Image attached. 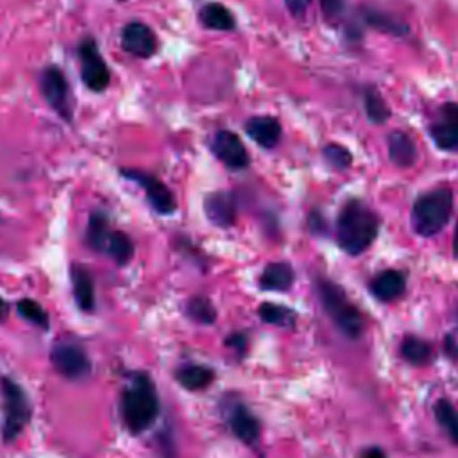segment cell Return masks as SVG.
Here are the masks:
<instances>
[{
    "label": "cell",
    "instance_id": "8fae6325",
    "mask_svg": "<svg viewBox=\"0 0 458 458\" xmlns=\"http://www.w3.org/2000/svg\"><path fill=\"white\" fill-rule=\"evenodd\" d=\"M433 141L444 150L458 148V104L445 102L429 125Z\"/></svg>",
    "mask_w": 458,
    "mask_h": 458
},
{
    "label": "cell",
    "instance_id": "f546056e",
    "mask_svg": "<svg viewBox=\"0 0 458 458\" xmlns=\"http://www.w3.org/2000/svg\"><path fill=\"white\" fill-rule=\"evenodd\" d=\"M16 310L30 324H34V326H38L41 329H48L50 327L48 313L45 311V308L39 302H36L32 299H21V301H18Z\"/></svg>",
    "mask_w": 458,
    "mask_h": 458
},
{
    "label": "cell",
    "instance_id": "d6986e66",
    "mask_svg": "<svg viewBox=\"0 0 458 458\" xmlns=\"http://www.w3.org/2000/svg\"><path fill=\"white\" fill-rule=\"evenodd\" d=\"M370 288L379 301H394L404 293L406 279L399 270H385L372 279Z\"/></svg>",
    "mask_w": 458,
    "mask_h": 458
},
{
    "label": "cell",
    "instance_id": "603a6c76",
    "mask_svg": "<svg viewBox=\"0 0 458 458\" xmlns=\"http://www.w3.org/2000/svg\"><path fill=\"white\" fill-rule=\"evenodd\" d=\"M258 315L265 324L279 327H293L297 320V313L292 308L276 302H261L258 308Z\"/></svg>",
    "mask_w": 458,
    "mask_h": 458
},
{
    "label": "cell",
    "instance_id": "2e32d148",
    "mask_svg": "<svg viewBox=\"0 0 458 458\" xmlns=\"http://www.w3.org/2000/svg\"><path fill=\"white\" fill-rule=\"evenodd\" d=\"M245 132L263 148H272L281 140V123L274 116L259 114L245 122Z\"/></svg>",
    "mask_w": 458,
    "mask_h": 458
},
{
    "label": "cell",
    "instance_id": "d6a6232c",
    "mask_svg": "<svg viewBox=\"0 0 458 458\" xmlns=\"http://www.w3.org/2000/svg\"><path fill=\"white\" fill-rule=\"evenodd\" d=\"M225 345L236 351L238 354H245L247 351V336L243 333H231L225 340Z\"/></svg>",
    "mask_w": 458,
    "mask_h": 458
},
{
    "label": "cell",
    "instance_id": "6da1fadb",
    "mask_svg": "<svg viewBox=\"0 0 458 458\" xmlns=\"http://www.w3.org/2000/svg\"><path fill=\"white\" fill-rule=\"evenodd\" d=\"M120 415L123 426L132 433L147 431L159 415V395L147 372H132L129 385L120 395Z\"/></svg>",
    "mask_w": 458,
    "mask_h": 458
},
{
    "label": "cell",
    "instance_id": "ac0fdd59",
    "mask_svg": "<svg viewBox=\"0 0 458 458\" xmlns=\"http://www.w3.org/2000/svg\"><path fill=\"white\" fill-rule=\"evenodd\" d=\"M293 268L290 263L284 261H274L268 263L261 276H259V286L263 290H272V292H286L293 284Z\"/></svg>",
    "mask_w": 458,
    "mask_h": 458
},
{
    "label": "cell",
    "instance_id": "44dd1931",
    "mask_svg": "<svg viewBox=\"0 0 458 458\" xmlns=\"http://www.w3.org/2000/svg\"><path fill=\"white\" fill-rule=\"evenodd\" d=\"M199 20L209 30L229 32L236 27V20H234L233 13L218 2H209V4L202 5V9L199 11Z\"/></svg>",
    "mask_w": 458,
    "mask_h": 458
},
{
    "label": "cell",
    "instance_id": "8992f818",
    "mask_svg": "<svg viewBox=\"0 0 458 458\" xmlns=\"http://www.w3.org/2000/svg\"><path fill=\"white\" fill-rule=\"evenodd\" d=\"M39 86H41V93H43L45 100L59 114V118H63L64 122H72V118H73V97H72L68 79L64 77L61 68L54 66V64L47 66L41 72Z\"/></svg>",
    "mask_w": 458,
    "mask_h": 458
},
{
    "label": "cell",
    "instance_id": "1f68e13d",
    "mask_svg": "<svg viewBox=\"0 0 458 458\" xmlns=\"http://www.w3.org/2000/svg\"><path fill=\"white\" fill-rule=\"evenodd\" d=\"M320 7L327 20H336L344 13L345 0H320Z\"/></svg>",
    "mask_w": 458,
    "mask_h": 458
},
{
    "label": "cell",
    "instance_id": "9c48e42d",
    "mask_svg": "<svg viewBox=\"0 0 458 458\" xmlns=\"http://www.w3.org/2000/svg\"><path fill=\"white\" fill-rule=\"evenodd\" d=\"M120 174L125 179L134 181L145 191V197L156 213L172 215L175 211L177 204H175L174 193L156 175L141 172V170H131V168H123V170H120Z\"/></svg>",
    "mask_w": 458,
    "mask_h": 458
},
{
    "label": "cell",
    "instance_id": "ffe728a7",
    "mask_svg": "<svg viewBox=\"0 0 458 458\" xmlns=\"http://www.w3.org/2000/svg\"><path fill=\"white\" fill-rule=\"evenodd\" d=\"M388 156L397 166H411L417 159V148L413 140L403 131H392L388 134Z\"/></svg>",
    "mask_w": 458,
    "mask_h": 458
},
{
    "label": "cell",
    "instance_id": "ba28073f",
    "mask_svg": "<svg viewBox=\"0 0 458 458\" xmlns=\"http://www.w3.org/2000/svg\"><path fill=\"white\" fill-rule=\"evenodd\" d=\"M79 63H81V79L88 89L97 93L107 89L111 82V72L93 38H86L81 41Z\"/></svg>",
    "mask_w": 458,
    "mask_h": 458
},
{
    "label": "cell",
    "instance_id": "7a4b0ae2",
    "mask_svg": "<svg viewBox=\"0 0 458 458\" xmlns=\"http://www.w3.org/2000/svg\"><path fill=\"white\" fill-rule=\"evenodd\" d=\"M379 229L377 215L361 200L352 199L344 204L336 220V240L347 254H361L376 240Z\"/></svg>",
    "mask_w": 458,
    "mask_h": 458
},
{
    "label": "cell",
    "instance_id": "d4e9b609",
    "mask_svg": "<svg viewBox=\"0 0 458 458\" xmlns=\"http://www.w3.org/2000/svg\"><path fill=\"white\" fill-rule=\"evenodd\" d=\"M184 311L188 315V318L204 324V326H211L216 320V310L213 306V302L208 297L202 295H193L188 299Z\"/></svg>",
    "mask_w": 458,
    "mask_h": 458
},
{
    "label": "cell",
    "instance_id": "836d02e7",
    "mask_svg": "<svg viewBox=\"0 0 458 458\" xmlns=\"http://www.w3.org/2000/svg\"><path fill=\"white\" fill-rule=\"evenodd\" d=\"M310 2H311V0H284L286 7L290 9V13H292L293 16H302L304 11L308 9Z\"/></svg>",
    "mask_w": 458,
    "mask_h": 458
},
{
    "label": "cell",
    "instance_id": "4dcf8cb0",
    "mask_svg": "<svg viewBox=\"0 0 458 458\" xmlns=\"http://www.w3.org/2000/svg\"><path fill=\"white\" fill-rule=\"evenodd\" d=\"M324 157L327 159V163H331V165H333L335 168H338V170L347 168V166L351 165V161H352L351 152H349L345 147L338 145V143H329V145H326V147H324Z\"/></svg>",
    "mask_w": 458,
    "mask_h": 458
},
{
    "label": "cell",
    "instance_id": "7402d4cb",
    "mask_svg": "<svg viewBox=\"0 0 458 458\" xmlns=\"http://www.w3.org/2000/svg\"><path fill=\"white\" fill-rule=\"evenodd\" d=\"M109 234H111V229H109L107 216L102 211H93L89 215L88 227H86V243L93 250H106Z\"/></svg>",
    "mask_w": 458,
    "mask_h": 458
},
{
    "label": "cell",
    "instance_id": "e575fe53",
    "mask_svg": "<svg viewBox=\"0 0 458 458\" xmlns=\"http://www.w3.org/2000/svg\"><path fill=\"white\" fill-rule=\"evenodd\" d=\"M361 458H386V454L379 447H369L361 453Z\"/></svg>",
    "mask_w": 458,
    "mask_h": 458
},
{
    "label": "cell",
    "instance_id": "83f0119b",
    "mask_svg": "<svg viewBox=\"0 0 458 458\" xmlns=\"http://www.w3.org/2000/svg\"><path fill=\"white\" fill-rule=\"evenodd\" d=\"M435 417L438 424L447 431L449 438L458 444V411L447 399H440L435 404Z\"/></svg>",
    "mask_w": 458,
    "mask_h": 458
},
{
    "label": "cell",
    "instance_id": "277c9868",
    "mask_svg": "<svg viewBox=\"0 0 458 458\" xmlns=\"http://www.w3.org/2000/svg\"><path fill=\"white\" fill-rule=\"evenodd\" d=\"M453 211V193L449 188H435L420 195L411 208L413 231L420 236H435L449 222Z\"/></svg>",
    "mask_w": 458,
    "mask_h": 458
},
{
    "label": "cell",
    "instance_id": "8d00e7d4",
    "mask_svg": "<svg viewBox=\"0 0 458 458\" xmlns=\"http://www.w3.org/2000/svg\"><path fill=\"white\" fill-rule=\"evenodd\" d=\"M453 250H454V256L458 258V224H456V231H454V240H453Z\"/></svg>",
    "mask_w": 458,
    "mask_h": 458
},
{
    "label": "cell",
    "instance_id": "5b68a950",
    "mask_svg": "<svg viewBox=\"0 0 458 458\" xmlns=\"http://www.w3.org/2000/svg\"><path fill=\"white\" fill-rule=\"evenodd\" d=\"M317 292L326 313L331 317L333 324L349 338H358L363 333V318L358 308L347 299L345 292L333 281L320 279L317 283Z\"/></svg>",
    "mask_w": 458,
    "mask_h": 458
},
{
    "label": "cell",
    "instance_id": "4fadbf2b",
    "mask_svg": "<svg viewBox=\"0 0 458 458\" xmlns=\"http://www.w3.org/2000/svg\"><path fill=\"white\" fill-rule=\"evenodd\" d=\"M204 213H206V218L213 225L222 227V229L233 227L236 222V215H238L234 195L225 190L211 191L204 199Z\"/></svg>",
    "mask_w": 458,
    "mask_h": 458
},
{
    "label": "cell",
    "instance_id": "e0dca14e",
    "mask_svg": "<svg viewBox=\"0 0 458 458\" xmlns=\"http://www.w3.org/2000/svg\"><path fill=\"white\" fill-rule=\"evenodd\" d=\"M175 381L188 392H199L208 388L215 381V370L208 365L188 363L175 370Z\"/></svg>",
    "mask_w": 458,
    "mask_h": 458
},
{
    "label": "cell",
    "instance_id": "484cf974",
    "mask_svg": "<svg viewBox=\"0 0 458 458\" xmlns=\"http://www.w3.org/2000/svg\"><path fill=\"white\" fill-rule=\"evenodd\" d=\"M401 354L413 365H424L431 358V345L417 336H406L401 344Z\"/></svg>",
    "mask_w": 458,
    "mask_h": 458
},
{
    "label": "cell",
    "instance_id": "5bb4252c",
    "mask_svg": "<svg viewBox=\"0 0 458 458\" xmlns=\"http://www.w3.org/2000/svg\"><path fill=\"white\" fill-rule=\"evenodd\" d=\"M227 424L231 433L245 445H256L261 437V424L254 413L243 404L234 403L227 413Z\"/></svg>",
    "mask_w": 458,
    "mask_h": 458
},
{
    "label": "cell",
    "instance_id": "52a82bcc",
    "mask_svg": "<svg viewBox=\"0 0 458 458\" xmlns=\"http://www.w3.org/2000/svg\"><path fill=\"white\" fill-rule=\"evenodd\" d=\"M54 369L70 381H82L91 374V361L86 351L73 342H57L50 349Z\"/></svg>",
    "mask_w": 458,
    "mask_h": 458
},
{
    "label": "cell",
    "instance_id": "d590c367",
    "mask_svg": "<svg viewBox=\"0 0 458 458\" xmlns=\"http://www.w3.org/2000/svg\"><path fill=\"white\" fill-rule=\"evenodd\" d=\"M7 311H9V304L0 297V320H4V318H5Z\"/></svg>",
    "mask_w": 458,
    "mask_h": 458
},
{
    "label": "cell",
    "instance_id": "74e56055",
    "mask_svg": "<svg viewBox=\"0 0 458 458\" xmlns=\"http://www.w3.org/2000/svg\"><path fill=\"white\" fill-rule=\"evenodd\" d=\"M118 2H125V0H118Z\"/></svg>",
    "mask_w": 458,
    "mask_h": 458
},
{
    "label": "cell",
    "instance_id": "f1b7e54d",
    "mask_svg": "<svg viewBox=\"0 0 458 458\" xmlns=\"http://www.w3.org/2000/svg\"><path fill=\"white\" fill-rule=\"evenodd\" d=\"M363 98H365V109H367L369 120L372 123H385L390 116V109L385 104L383 97L374 88H367Z\"/></svg>",
    "mask_w": 458,
    "mask_h": 458
},
{
    "label": "cell",
    "instance_id": "30bf717a",
    "mask_svg": "<svg viewBox=\"0 0 458 458\" xmlns=\"http://www.w3.org/2000/svg\"><path fill=\"white\" fill-rule=\"evenodd\" d=\"M211 150L218 161H222L231 170H243L249 166V154L242 140L227 129L218 131L213 136Z\"/></svg>",
    "mask_w": 458,
    "mask_h": 458
},
{
    "label": "cell",
    "instance_id": "7c38bea8",
    "mask_svg": "<svg viewBox=\"0 0 458 458\" xmlns=\"http://www.w3.org/2000/svg\"><path fill=\"white\" fill-rule=\"evenodd\" d=\"M122 48L134 57L147 59L156 54L157 38L148 25L141 21H131L122 30Z\"/></svg>",
    "mask_w": 458,
    "mask_h": 458
},
{
    "label": "cell",
    "instance_id": "9a60e30c",
    "mask_svg": "<svg viewBox=\"0 0 458 458\" xmlns=\"http://www.w3.org/2000/svg\"><path fill=\"white\" fill-rule=\"evenodd\" d=\"M70 279L75 304L81 311L91 313L95 310V283L91 274L82 265L75 263L70 268Z\"/></svg>",
    "mask_w": 458,
    "mask_h": 458
},
{
    "label": "cell",
    "instance_id": "4316f807",
    "mask_svg": "<svg viewBox=\"0 0 458 458\" xmlns=\"http://www.w3.org/2000/svg\"><path fill=\"white\" fill-rule=\"evenodd\" d=\"M365 21L379 30H385V32H390V34H395V36H404L408 32V25L392 18L390 14H385V13H379L376 9H367L365 14H363Z\"/></svg>",
    "mask_w": 458,
    "mask_h": 458
},
{
    "label": "cell",
    "instance_id": "3957f363",
    "mask_svg": "<svg viewBox=\"0 0 458 458\" xmlns=\"http://www.w3.org/2000/svg\"><path fill=\"white\" fill-rule=\"evenodd\" d=\"M0 397H2V438L14 442L32 419V404L23 390L9 376H0Z\"/></svg>",
    "mask_w": 458,
    "mask_h": 458
},
{
    "label": "cell",
    "instance_id": "cb8c5ba5",
    "mask_svg": "<svg viewBox=\"0 0 458 458\" xmlns=\"http://www.w3.org/2000/svg\"><path fill=\"white\" fill-rule=\"evenodd\" d=\"M106 252L116 261L118 267H123L134 256V243L127 233L111 231L107 245H106Z\"/></svg>",
    "mask_w": 458,
    "mask_h": 458
}]
</instances>
